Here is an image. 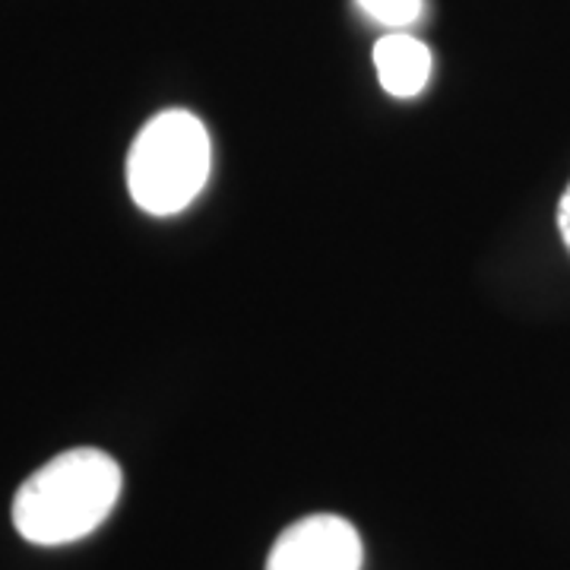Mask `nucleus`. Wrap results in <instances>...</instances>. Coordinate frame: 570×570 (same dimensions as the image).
<instances>
[{
    "label": "nucleus",
    "instance_id": "obj_1",
    "mask_svg": "<svg viewBox=\"0 0 570 570\" xmlns=\"http://www.w3.org/2000/svg\"><path fill=\"white\" fill-rule=\"evenodd\" d=\"M124 475L105 450L77 448L36 469L13 498V527L32 546H67L108 520Z\"/></svg>",
    "mask_w": 570,
    "mask_h": 570
},
{
    "label": "nucleus",
    "instance_id": "obj_2",
    "mask_svg": "<svg viewBox=\"0 0 570 570\" xmlns=\"http://www.w3.org/2000/svg\"><path fill=\"white\" fill-rule=\"evenodd\" d=\"M213 142L206 124L168 108L137 134L127 153V190L149 216H175L197 200L209 181Z\"/></svg>",
    "mask_w": 570,
    "mask_h": 570
},
{
    "label": "nucleus",
    "instance_id": "obj_3",
    "mask_svg": "<svg viewBox=\"0 0 570 570\" xmlns=\"http://www.w3.org/2000/svg\"><path fill=\"white\" fill-rule=\"evenodd\" d=\"M362 535L346 517L311 513L273 542L266 570H362Z\"/></svg>",
    "mask_w": 570,
    "mask_h": 570
},
{
    "label": "nucleus",
    "instance_id": "obj_4",
    "mask_svg": "<svg viewBox=\"0 0 570 570\" xmlns=\"http://www.w3.org/2000/svg\"><path fill=\"white\" fill-rule=\"evenodd\" d=\"M374 67L384 92H390L393 99H412L431 80L434 58L422 39L409 32H390L374 45Z\"/></svg>",
    "mask_w": 570,
    "mask_h": 570
},
{
    "label": "nucleus",
    "instance_id": "obj_5",
    "mask_svg": "<svg viewBox=\"0 0 570 570\" xmlns=\"http://www.w3.org/2000/svg\"><path fill=\"white\" fill-rule=\"evenodd\" d=\"M358 7L393 32H403L422 17V0H358Z\"/></svg>",
    "mask_w": 570,
    "mask_h": 570
},
{
    "label": "nucleus",
    "instance_id": "obj_6",
    "mask_svg": "<svg viewBox=\"0 0 570 570\" xmlns=\"http://www.w3.org/2000/svg\"><path fill=\"white\" fill-rule=\"evenodd\" d=\"M558 232H561V242L570 250V184L568 190H564V197H561V204H558Z\"/></svg>",
    "mask_w": 570,
    "mask_h": 570
}]
</instances>
